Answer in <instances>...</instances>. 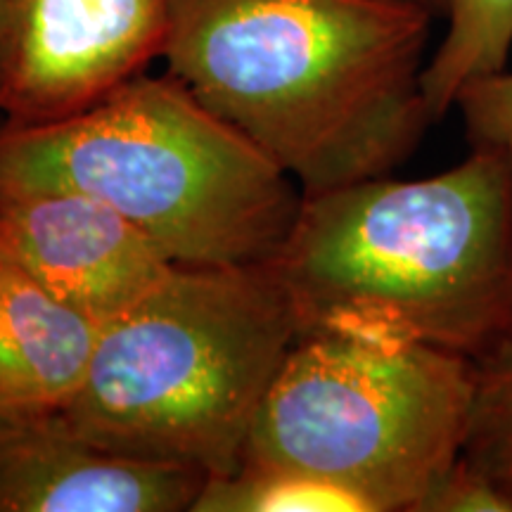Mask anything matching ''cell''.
<instances>
[{
	"mask_svg": "<svg viewBox=\"0 0 512 512\" xmlns=\"http://www.w3.org/2000/svg\"><path fill=\"white\" fill-rule=\"evenodd\" d=\"M448 27L422 72L434 121L446 117L467 81L508 67L512 0H448Z\"/></svg>",
	"mask_w": 512,
	"mask_h": 512,
	"instance_id": "10",
	"label": "cell"
},
{
	"mask_svg": "<svg viewBox=\"0 0 512 512\" xmlns=\"http://www.w3.org/2000/svg\"><path fill=\"white\" fill-rule=\"evenodd\" d=\"M299 337L413 342L475 361L512 328V169L472 147L441 174L302 195L268 261Z\"/></svg>",
	"mask_w": 512,
	"mask_h": 512,
	"instance_id": "2",
	"label": "cell"
},
{
	"mask_svg": "<svg viewBox=\"0 0 512 512\" xmlns=\"http://www.w3.org/2000/svg\"><path fill=\"white\" fill-rule=\"evenodd\" d=\"M192 512H373L328 479L287 467L242 463L230 475L207 477Z\"/></svg>",
	"mask_w": 512,
	"mask_h": 512,
	"instance_id": "11",
	"label": "cell"
},
{
	"mask_svg": "<svg viewBox=\"0 0 512 512\" xmlns=\"http://www.w3.org/2000/svg\"><path fill=\"white\" fill-rule=\"evenodd\" d=\"M415 512H512V498L489 472L460 453L434 479Z\"/></svg>",
	"mask_w": 512,
	"mask_h": 512,
	"instance_id": "14",
	"label": "cell"
},
{
	"mask_svg": "<svg viewBox=\"0 0 512 512\" xmlns=\"http://www.w3.org/2000/svg\"><path fill=\"white\" fill-rule=\"evenodd\" d=\"M105 202L178 266L271 261L302 190L181 81L140 74L74 117L0 121V195Z\"/></svg>",
	"mask_w": 512,
	"mask_h": 512,
	"instance_id": "3",
	"label": "cell"
},
{
	"mask_svg": "<svg viewBox=\"0 0 512 512\" xmlns=\"http://www.w3.org/2000/svg\"><path fill=\"white\" fill-rule=\"evenodd\" d=\"M453 107L460 110L470 145L501 152L512 169V69L467 81Z\"/></svg>",
	"mask_w": 512,
	"mask_h": 512,
	"instance_id": "13",
	"label": "cell"
},
{
	"mask_svg": "<svg viewBox=\"0 0 512 512\" xmlns=\"http://www.w3.org/2000/svg\"><path fill=\"white\" fill-rule=\"evenodd\" d=\"M463 453L512 498V328L472 361V403Z\"/></svg>",
	"mask_w": 512,
	"mask_h": 512,
	"instance_id": "12",
	"label": "cell"
},
{
	"mask_svg": "<svg viewBox=\"0 0 512 512\" xmlns=\"http://www.w3.org/2000/svg\"><path fill=\"white\" fill-rule=\"evenodd\" d=\"M171 0H0V117L53 124L162 60Z\"/></svg>",
	"mask_w": 512,
	"mask_h": 512,
	"instance_id": "6",
	"label": "cell"
},
{
	"mask_svg": "<svg viewBox=\"0 0 512 512\" xmlns=\"http://www.w3.org/2000/svg\"><path fill=\"white\" fill-rule=\"evenodd\" d=\"M102 325L0 254V415L60 411L91 368Z\"/></svg>",
	"mask_w": 512,
	"mask_h": 512,
	"instance_id": "9",
	"label": "cell"
},
{
	"mask_svg": "<svg viewBox=\"0 0 512 512\" xmlns=\"http://www.w3.org/2000/svg\"><path fill=\"white\" fill-rule=\"evenodd\" d=\"M411 0H171L162 60L302 195L389 176L434 124Z\"/></svg>",
	"mask_w": 512,
	"mask_h": 512,
	"instance_id": "1",
	"label": "cell"
},
{
	"mask_svg": "<svg viewBox=\"0 0 512 512\" xmlns=\"http://www.w3.org/2000/svg\"><path fill=\"white\" fill-rule=\"evenodd\" d=\"M204 482L95 444L60 411L0 415V512H192Z\"/></svg>",
	"mask_w": 512,
	"mask_h": 512,
	"instance_id": "8",
	"label": "cell"
},
{
	"mask_svg": "<svg viewBox=\"0 0 512 512\" xmlns=\"http://www.w3.org/2000/svg\"><path fill=\"white\" fill-rule=\"evenodd\" d=\"M411 3H418V5H422V8L430 10L434 17H446L448 0H411Z\"/></svg>",
	"mask_w": 512,
	"mask_h": 512,
	"instance_id": "15",
	"label": "cell"
},
{
	"mask_svg": "<svg viewBox=\"0 0 512 512\" xmlns=\"http://www.w3.org/2000/svg\"><path fill=\"white\" fill-rule=\"evenodd\" d=\"M472 361L413 342L313 332L268 389L242 463L354 491L373 512H415L463 453Z\"/></svg>",
	"mask_w": 512,
	"mask_h": 512,
	"instance_id": "5",
	"label": "cell"
},
{
	"mask_svg": "<svg viewBox=\"0 0 512 512\" xmlns=\"http://www.w3.org/2000/svg\"><path fill=\"white\" fill-rule=\"evenodd\" d=\"M297 339V316L268 261L176 266L102 328L60 415L124 456L230 475Z\"/></svg>",
	"mask_w": 512,
	"mask_h": 512,
	"instance_id": "4",
	"label": "cell"
},
{
	"mask_svg": "<svg viewBox=\"0 0 512 512\" xmlns=\"http://www.w3.org/2000/svg\"><path fill=\"white\" fill-rule=\"evenodd\" d=\"M0 254L102 328L178 266L119 211L74 190L0 195Z\"/></svg>",
	"mask_w": 512,
	"mask_h": 512,
	"instance_id": "7",
	"label": "cell"
}]
</instances>
